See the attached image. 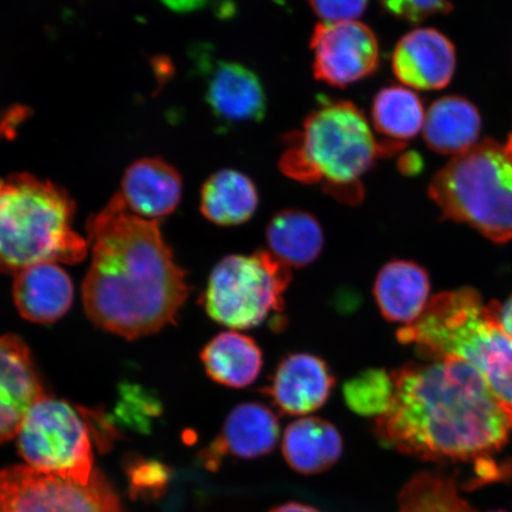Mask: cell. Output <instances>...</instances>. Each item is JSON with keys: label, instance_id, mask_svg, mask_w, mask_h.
<instances>
[{"label": "cell", "instance_id": "cell-1", "mask_svg": "<svg viewBox=\"0 0 512 512\" xmlns=\"http://www.w3.org/2000/svg\"><path fill=\"white\" fill-rule=\"evenodd\" d=\"M394 395L375 420L382 445L426 462L491 456L512 432V409L457 357L411 362L392 371Z\"/></svg>", "mask_w": 512, "mask_h": 512}, {"label": "cell", "instance_id": "cell-2", "mask_svg": "<svg viewBox=\"0 0 512 512\" xmlns=\"http://www.w3.org/2000/svg\"><path fill=\"white\" fill-rule=\"evenodd\" d=\"M87 230L93 258L82 296L89 319L128 339L175 323L190 288L159 222L133 214L117 194Z\"/></svg>", "mask_w": 512, "mask_h": 512}, {"label": "cell", "instance_id": "cell-3", "mask_svg": "<svg viewBox=\"0 0 512 512\" xmlns=\"http://www.w3.org/2000/svg\"><path fill=\"white\" fill-rule=\"evenodd\" d=\"M398 339L425 360L452 356L469 363L512 409V338L499 323L497 303L485 304L473 288L432 297Z\"/></svg>", "mask_w": 512, "mask_h": 512}, {"label": "cell", "instance_id": "cell-4", "mask_svg": "<svg viewBox=\"0 0 512 512\" xmlns=\"http://www.w3.org/2000/svg\"><path fill=\"white\" fill-rule=\"evenodd\" d=\"M280 169L294 181L323 183L337 200H362L361 178L382 157L366 115L344 100H323L307 115L303 130L287 134Z\"/></svg>", "mask_w": 512, "mask_h": 512}, {"label": "cell", "instance_id": "cell-5", "mask_svg": "<svg viewBox=\"0 0 512 512\" xmlns=\"http://www.w3.org/2000/svg\"><path fill=\"white\" fill-rule=\"evenodd\" d=\"M74 214L59 185L30 174L0 178V273L85 259L89 242L73 229Z\"/></svg>", "mask_w": 512, "mask_h": 512}, {"label": "cell", "instance_id": "cell-6", "mask_svg": "<svg viewBox=\"0 0 512 512\" xmlns=\"http://www.w3.org/2000/svg\"><path fill=\"white\" fill-rule=\"evenodd\" d=\"M446 219L467 224L496 243L512 240V153L484 140L453 157L428 188Z\"/></svg>", "mask_w": 512, "mask_h": 512}, {"label": "cell", "instance_id": "cell-7", "mask_svg": "<svg viewBox=\"0 0 512 512\" xmlns=\"http://www.w3.org/2000/svg\"><path fill=\"white\" fill-rule=\"evenodd\" d=\"M291 280V268L268 251L229 255L211 272L203 305L216 323L254 329L283 311Z\"/></svg>", "mask_w": 512, "mask_h": 512}, {"label": "cell", "instance_id": "cell-8", "mask_svg": "<svg viewBox=\"0 0 512 512\" xmlns=\"http://www.w3.org/2000/svg\"><path fill=\"white\" fill-rule=\"evenodd\" d=\"M27 465L83 485L94 475V456L86 415L70 403L44 396L36 402L17 434Z\"/></svg>", "mask_w": 512, "mask_h": 512}, {"label": "cell", "instance_id": "cell-9", "mask_svg": "<svg viewBox=\"0 0 512 512\" xmlns=\"http://www.w3.org/2000/svg\"><path fill=\"white\" fill-rule=\"evenodd\" d=\"M0 512H125L113 485L96 471L86 485L29 465L0 470Z\"/></svg>", "mask_w": 512, "mask_h": 512}, {"label": "cell", "instance_id": "cell-10", "mask_svg": "<svg viewBox=\"0 0 512 512\" xmlns=\"http://www.w3.org/2000/svg\"><path fill=\"white\" fill-rule=\"evenodd\" d=\"M315 78L344 88L373 75L380 66V46L368 25L357 21L320 23L311 37Z\"/></svg>", "mask_w": 512, "mask_h": 512}, {"label": "cell", "instance_id": "cell-11", "mask_svg": "<svg viewBox=\"0 0 512 512\" xmlns=\"http://www.w3.org/2000/svg\"><path fill=\"white\" fill-rule=\"evenodd\" d=\"M46 395L27 344L15 335L0 337V444L17 437L25 416Z\"/></svg>", "mask_w": 512, "mask_h": 512}, {"label": "cell", "instance_id": "cell-12", "mask_svg": "<svg viewBox=\"0 0 512 512\" xmlns=\"http://www.w3.org/2000/svg\"><path fill=\"white\" fill-rule=\"evenodd\" d=\"M206 100L211 113L224 125L258 124L267 113V95L258 74L239 62L211 64Z\"/></svg>", "mask_w": 512, "mask_h": 512}, {"label": "cell", "instance_id": "cell-13", "mask_svg": "<svg viewBox=\"0 0 512 512\" xmlns=\"http://www.w3.org/2000/svg\"><path fill=\"white\" fill-rule=\"evenodd\" d=\"M392 64L402 85L419 91H437L453 78L456 50L441 32L415 29L396 44Z\"/></svg>", "mask_w": 512, "mask_h": 512}, {"label": "cell", "instance_id": "cell-14", "mask_svg": "<svg viewBox=\"0 0 512 512\" xmlns=\"http://www.w3.org/2000/svg\"><path fill=\"white\" fill-rule=\"evenodd\" d=\"M280 426L277 416L260 402H245L229 413L222 431L202 459L208 470H217L223 458L264 457L277 446Z\"/></svg>", "mask_w": 512, "mask_h": 512}, {"label": "cell", "instance_id": "cell-15", "mask_svg": "<svg viewBox=\"0 0 512 512\" xmlns=\"http://www.w3.org/2000/svg\"><path fill=\"white\" fill-rule=\"evenodd\" d=\"M335 384V376L322 358L298 352L280 362L265 393L281 412L304 416L325 405Z\"/></svg>", "mask_w": 512, "mask_h": 512}, {"label": "cell", "instance_id": "cell-16", "mask_svg": "<svg viewBox=\"0 0 512 512\" xmlns=\"http://www.w3.org/2000/svg\"><path fill=\"white\" fill-rule=\"evenodd\" d=\"M182 192V177L174 166L162 158H144L126 170L118 194L133 214L159 222L174 213Z\"/></svg>", "mask_w": 512, "mask_h": 512}, {"label": "cell", "instance_id": "cell-17", "mask_svg": "<svg viewBox=\"0 0 512 512\" xmlns=\"http://www.w3.org/2000/svg\"><path fill=\"white\" fill-rule=\"evenodd\" d=\"M430 275L418 264L393 260L381 268L374 297L382 316L392 323L411 325L430 303Z\"/></svg>", "mask_w": 512, "mask_h": 512}, {"label": "cell", "instance_id": "cell-18", "mask_svg": "<svg viewBox=\"0 0 512 512\" xmlns=\"http://www.w3.org/2000/svg\"><path fill=\"white\" fill-rule=\"evenodd\" d=\"M72 280L60 264H40L16 274L15 304L21 316L32 323H54L73 304Z\"/></svg>", "mask_w": 512, "mask_h": 512}, {"label": "cell", "instance_id": "cell-19", "mask_svg": "<svg viewBox=\"0 0 512 512\" xmlns=\"http://www.w3.org/2000/svg\"><path fill=\"white\" fill-rule=\"evenodd\" d=\"M342 452V435L329 421L306 416L286 428L284 458L294 471L302 475H317L329 470L341 458Z\"/></svg>", "mask_w": 512, "mask_h": 512}, {"label": "cell", "instance_id": "cell-20", "mask_svg": "<svg viewBox=\"0 0 512 512\" xmlns=\"http://www.w3.org/2000/svg\"><path fill=\"white\" fill-rule=\"evenodd\" d=\"M480 126L482 121L471 102L460 96H446L435 101L426 113L422 133L431 150L456 157L477 144Z\"/></svg>", "mask_w": 512, "mask_h": 512}, {"label": "cell", "instance_id": "cell-21", "mask_svg": "<svg viewBox=\"0 0 512 512\" xmlns=\"http://www.w3.org/2000/svg\"><path fill=\"white\" fill-rule=\"evenodd\" d=\"M201 360L211 380L236 389L251 386L264 363L254 339L236 330L211 339L202 350Z\"/></svg>", "mask_w": 512, "mask_h": 512}, {"label": "cell", "instance_id": "cell-22", "mask_svg": "<svg viewBox=\"0 0 512 512\" xmlns=\"http://www.w3.org/2000/svg\"><path fill=\"white\" fill-rule=\"evenodd\" d=\"M266 240L270 253L290 268L312 264L323 251L324 233L315 216L306 211H280L268 223Z\"/></svg>", "mask_w": 512, "mask_h": 512}, {"label": "cell", "instance_id": "cell-23", "mask_svg": "<svg viewBox=\"0 0 512 512\" xmlns=\"http://www.w3.org/2000/svg\"><path fill=\"white\" fill-rule=\"evenodd\" d=\"M258 206V189L240 171H217L201 191V213L217 226H240L252 219Z\"/></svg>", "mask_w": 512, "mask_h": 512}, {"label": "cell", "instance_id": "cell-24", "mask_svg": "<svg viewBox=\"0 0 512 512\" xmlns=\"http://www.w3.org/2000/svg\"><path fill=\"white\" fill-rule=\"evenodd\" d=\"M426 114L418 95L411 89L392 86L376 94L371 108V120L377 133L386 142L406 145L422 131Z\"/></svg>", "mask_w": 512, "mask_h": 512}, {"label": "cell", "instance_id": "cell-25", "mask_svg": "<svg viewBox=\"0 0 512 512\" xmlns=\"http://www.w3.org/2000/svg\"><path fill=\"white\" fill-rule=\"evenodd\" d=\"M399 512H476L460 497L457 484L445 473H418L399 496Z\"/></svg>", "mask_w": 512, "mask_h": 512}, {"label": "cell", "instance_id": "cell-26", "mask_svg": "<svg viewBox=\"0 0 512 512\" xmlns=\"http://www.w3.org/2000/svg\"><path fill=\"white\" fill-rule=\"evenodd\" d=\"M343 395L352 412L366 418H380L393 400L392 373L384 369L364 370L344 384Z\"/></svg>", "mask_w": 512, "mask_h": 512}, {"label": "cell", "instance_id": "cell-27", "mask_svg": "<svg viewBox=\"0 0 512 512\" xmlns=\"http://www.w3.org/2000/svg\"><path fill=\"white\" fill-rule=\"evenodd\" d=\"M131 491L134 495L156 496L162 494L170 480L168 467L155 460H139L128 469Z\"/></svg>", "mask_w": 512, "mask_h": 512}, {"label": "cell", "instance_id": "cell-28", "mask_svg": "<svg viewBox=\"0 0 512 512\" xmlns=\"http://www.w3.org/2000/svg\"><path fill=\"white\" fill-rule=\"evenodd\" d=\"M383 8L395 17L409 23L424 19L451 9L450 0H380Z\"/></svg>", "mask_w": 512, "mask_h": 512}, {"label": "cell", "instance_id": "cell-29", "mask_svg": "<svg viewBox=\"0 0 512 512\" xmlns=\"http://www.w3.org/2000/svg\"><path fill=\"white\" fill-rule=\"evenodd\" d=\"M313 12L323 23L356 21L366 11L369 0H309Z\"/></svg>", "mask_w": 512, "mask_h": 512}, {"label": "cell", "instance_id": "cell-30", "mask_svg": "<svg viewBox=\"0 0 512 512\" xmlns=\"http://www.w3.org/2000/svg\"><path fill=\"white\" fill-rule=\"evenodd\" d=\"M160 2L178 14H190V12L206 8L210 0H160Z\"/></svg>", "mask_w": 512, "mask_h": 512}, {"label": "cell", "instance_id": "cell-31", "mask_svg": "<svg viewBox=\"0 0 512 512\" xmlns=\"http://www.w3.org/2000/svg\"><path fill=\"white\" fill-rule=\"evenodd\" d=\"M497 315L502 328L512 338V296L504 304H497Z\"/></svg>", "mask_w": 512, "mask_h": 512}, {"label": "cell", "instance_id": "cell-32", "mask_svg": "<svg viewBox=\"0 0 512 512\" xmlns=\"http://www.w3.org/2000/svg\"><path fill=\"white\" fill-rule=\"evenodd\" d=\"M420 163L421 162H420L418 156L406 155L400 159L399 166H400V170L402 172H406L407 175H412V174H414V172L420 170V168H419Z\"/></svg>", "mask_w": 512, "mask_h": 512}, {"label": "cell", "instance_id": "cell-33", "mask_svg": "<svg viewBox=\"0 0 512 512\" xmlns=\"http://www.w3.org/2000/svg\"><path fill=\"white\" fill-rule=\"evenodd\" d=\"M271 512H320L316 508L310 507V505L291 502L280 505V507L274 508Z\"/></svg>", "mask_w": 512, "mask_h": 512}, {"label": "cell", "instance_id": "cell-34", "mask_svg": "<svg viewBox=\"0 0 512 512\" xmlns=\"http://www.w3.org/2000/svg\"><path fill=\"white\" fill-rule=\"evenodd\" d=\"M505 146L508 147V150L512 153V133L510 134V137H509V140H508V143L505 144Z\"/></svg>", "mask_w": 512, "mask_h": 512}, {"label": "cell", "instance_id": "cell-35", "mask_svg": "<svg viewBox=\"0 0 512 512\" xmlns=\"http://www.w3.org/2000/svg\"><path fill=\"white\" fill-rule=\"evenodd\" d=\"M498 512H504V511H498Z\"/></svg>", "mask_w": 512, "mask_h": 512}]
</instances>
